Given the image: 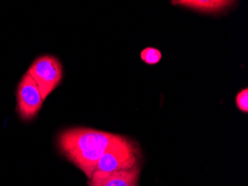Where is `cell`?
Wrapping results in <instances>:
<instances>
[{
    "mask_svg": "<svg viewBox=\"0 0 248 186\" xmlns=\"http://www.w3.org/2000/svg\"><path fill=\"white\" fill-rule=\"evenodd\" d=\"M120 138L122 136L111 133L77 127L62 132L58 137V146L62 153L90 178L101 156Z\"/></svg>",
    "mask_w": 248,
    "mask_h": 186,
    "instance_id": "6da1fadb",
    "label": "cell"
},
{
    "mask_svg": "<svg viewBox=\"0 0 248 186\" xmlns=\"http://www.w3.org/2000/svg\"><path fill=\"white\" fill-rule=\"evenodd\" d=\"M139 157L140 153L136 144L122 136V138L110 146L101 156L96 170L106 173L128 170L138 166Z\"/></svg>",
    "mask_w": 248,
    "mask_h": 186,
    "instance_id": "7a4b0ae2",
    "label": "cell"
},
{
    "mask_svg": "<svg viewBox=\"0 0 248 186\" xmlns=\"http://www.w3.org/2000/svg\"><path fill=\"white\" fill-rule=\"evenodd\" d=\"M27 74L33 79L44 100L57 88L62 81V66L54 56H41L29 67Z\"/></svg>",
    "mask_w": 248,
    "mask_h": 186,
    "instance_id": "3957f363",
    "label": "cell"
},
{
    "mask_svg": "<svg viewBox=\"0 0 248 186\" xmlns=\"http://www.w3.org/2000/svg\"><path fill=\"white\" fill-rule=\"evenodd\" d=\"M44 97L33 79L26 73L17 88V111L21 119L31 120L38 115Z\"/></svg>",
    "mask_w": 248,
    "mask_h": 186,
    "instance_id": "277c9868",
    "label": "cell"
},
{
    "mask_svg": "<svg viewBox=\"0 0 248 186\" xmlns=\"http://www.w3.org/2000/svg\"><path fill=\"white\" fill-rule=\"evenodd\" d=\"M139 165L128 170L106 173L95 170L89 178V186H138Z\"/></svg>",
    "mask_w": 248,
    "mask_h": 186,
    "instance_id": "5b68a950",
    "label": "cell"
},
{
    "mask_svg": "<svg viewBox=\"0 0 248 186\" xmlns=\"http://www.w3.org/2000/svg\"><path fill=\"white\" fill-rule=\"evenodd\" d=\"M172 3L202 11V13L217 14L227 9L234 2L223 1V0H180V1H172Z\"/></svg>",
    "mask_w": 248,
    "mask_h": 186,
    "instance_id": "8992f818",
    "label": "cell"
},
{
    "mask_svg": "<svg viewBox=\"0 0 248 186\" xmlns=\"http://www.w3.org/2000/svg\"><path fill=\"white\" fill-rule=\"evenodd\" d=\"M161 52L157 48L147 47L140 52V58L147 65H156L161 60Z\"/></svg>",
    "mask_w": 248,
    "mask_h": 186,
    "instance_id": "52a82bcc",
    "label": "cell"
},
{
    "mask_svg": "<svg viewBox=\"0 0 248 186\" xmlns=\"http://www.w3.org/2000/svg\"><path fill=\"white\" fill-rule=\"evenodd\" d=\"M236 105L239 111L244 113L248 112V89L244 88L236 96Z\"/></svg>",
    "mask_w": 248,
    "mask_h": 186,
    "instance_id": "ba28073f",
    "label": "cell"
}]
</instances>
